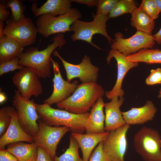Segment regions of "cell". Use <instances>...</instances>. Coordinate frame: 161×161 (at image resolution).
Listing matches in <instances>:
<instances>
[{
  "label": "cell",
  "instance_id": "20",
  "mask_svg": "<svg viewBox=\"0 0 161 161\" xmlns=\"http://www.w3.org/2000/svg\"><path fill=\"white\" fill-rule=\"evenodd\" d=\"M71 0H48L40 7L36 2L31 5V11L36 17L44 14L54 16L64 15L71 8Z\"/></svg>",
  "mask_w": 161,
  "mask_h": 161
},
{
  "label": "cell",
  "instance_id": "19",
  "mask_svg": "<svg viewBox=\"0 0 161 161\" xmlns=\"http://www.w3.org/2000/svg\"><path fill=\"white\" fill-rule=\"evenodd\" d=\"M108 131L99 133H78L71 132V135L77 142L82 154L83 161H88L95 147L103 141Z\"/></svg>",
  "mask_w": 161,
  "mask_h": 161
},
{
  "label": "cell",
  "instance_id": "29",
  "mask_svg": "<svg viewBox=\"0 0 161 161\" xmlns=\"http://www.w3.org/2000/svg\"><path fill=\"white\" fill-rule=\"evenodd\" d=\"M139 7L154 20L158 17L160 12L155 0H143Z\"/></svg>",
  "mask_w": 161,
  "mask_h": 161
},
{
  "label": "cell",
  "instance_id": "26",
  "mask_svg": "<svg viewBox=\"0 0 161 161\" xmlns=\"http://www.w3.org/2000/svg\"><path fill=\"white\" fill-rule=\"evenodd\" d=\"M79 148L77 141L70 135L68 148L59 157L56 156L53 160L54 161H83L79 155Z\"/></svg>",
  "mask_w": 161,
  "mask_h": 161
},
{
  "label": "cell",
  "instance_id": "12",
  "mask_svg": "<svg viewBox=\"0 0 161 161\" xmlns=\"http://www.w3.org/2000/svg\"><path fill=\"white\" fill-rule=\"evenodd\" d=\"M130 125L126 124L109 131L103 141V149L112 161H125L128 142L127 133Z\"/></svg>",
  "mask_w": 161,
  "mask_h": 161
},
{
  "label": "cell",
  "instance_id": "43",
  "mask_svg": "<svg viewBox=\"0 0 161 161\" xmlns=\"http://www.w3.org/2000/svg\"><path fill=\"white\" fill-rule=\"evenodd\" d=\"M159 94L157 96V97L159 98H161V88L160 89V90L159 92Z\"/></svg>",
  "mask_w": 161,
  "mask_h": 161
},
{
  "label": "cell",
  "instance_id": "35",
  "mask_svg": "<svg viewBox=\"0 0 161 161\" xmlns=\"http://www.w3.org/2000/svg\"><path fill=\"white\" fill-rule=\"evenodd\" d=\"M35 161H54L44 149L40 146H38L37 156Z\"/></svg>",
  "mask_w": 161,
  "mask_h": 161
},
{
  "label": "cell",
  "instance_id": "1",
  "mask_svg": "<svg viewBox=\"0 0 161 161\" xmlns=\"http://www.w3.org/2000/svg\"><path fill=\"white\" fill-rule=\"evenodd\" d=\"M51 41V44L41 50H38V47L27 48L18 57L19 65L32 69L39 78H50L52 67L51 55L55 49L57 48L61 49L66 43L64 35L62 33L55 35Z\"/></svg>",
  "mask_w": 161,
  "mask_h": 161
},
{
  "label": "cell",
  "instance_id": "42",
  "mask_svg": "<svg viewBox=\"0 0 161 161\" xmlns=\"http://www.w3.org/2000/svg\"><path fill=\"white\" fill-rule=\"evenodd\" d=\"M155 1L161 12V0H155Z\"/></svg>",
  "mask_w": 161,
  "mask_h": 161
},
{
  "label": "cell",
  "instance_id": "22",
  "mask_svg": "<svg viewBox=\"0 0 161 161\" xmlns=\"http://www.w3.org/2000/svg\"><path fill=\"white\" fill-rule=\"evenodd\" d=\"M6 150L19 161H35L37 157L38 146L35 142L11 143L7 145Z\"/></svg>",
  "mask_w": 161,
  "mask_h": 161
},
{
  "label": "cell",
  "instance_id": "5",
  "mask_svg": "<svg viewBox=\"0 0 161 161\" xmlns=\"http://www.w3.org/2000/svg\"><path fill=\"white\" fill-rule=\"evenodd\" d=\"M133 143L144 161H161V137L157 131L144 126L134 134Z\"/></svg>",
  "mask_w": 161,
  "mask_h": 161
},
{
  "label": "cell",
  "instance_id": "41",
  "mask_svg": "<svg viewBox=\"0 0 161 161\" xmlns=\"http://www.w3.org/2000/svg\"><path fill=\"white\" fill-rule=\"evenodd\" d=\"M4 24L3 22H0V37L3 36L4 30Z\"/></svg>",
  "mask_w": 161,
  "mask_h": 161
},
{
  "label": "cell",
  "instance_id": "24",
  "mask_svg": "<svg viewBox=\"0 0 161 161\" xmlns=\"http://www.w3.org/2000/svg\"><path fill=\"white\" fill-rule=\"evenodd\" d=\"M131 15V24L132 27L137 30L152 35L155 25L154 20L139 7L136 9Z\"/></svg>",
  "mask_w": 161,
  "mask_h": 161
},
{
  "label": "cell",
  "instance_id": "10",
  "mask_svg": "<svg viewBox=\"0 0 161 161\" xmlns=\"http://www.w3.org/2000/svg\"><path fill=\"white\" fill-rule=\"evenodd\" d=\"M38 122L39 130L33 137L34 141L38 146L44 149L53 160L56 156V150L59 142L70 129L66 126L47 125L40 119Z\"/></svg>",
  "mask_w": 161,
  "mask_h": 161
},
{
  "label": "cell",
  "instance_id": "15",
  "mask_svg": "<svg viewBox=\"0 0 161 161\" xmlns=\"http://www.w3.org/2000/svg\"><path fill=\"white\" fill-rule=\"evenodd\" d=\"M114 58L116 61L117 67V74L116 83L110 91L105 93L106 97L111 100L114 97H123L124 92L122 89V83L124 78L128 72L131 68L137 66L138 63L130 61L126 56L118 51L111 49L106 58V61L109 64L111 59Z\"/></svg>",
  "mask_w": 161,
  "mask_h": 161
},
{
  "label": "cell",
  "instance_id": "11",
  "mask_svg": "<svg viewBox=\"0 0 161 161\" xmlns=\"http://www.w3.org/2000/svg\"><path fill=\"white\" fill-rule=\"evenodd\" d=\"M52 54L61 61L66 71L67 81L69 82L76 78H79L83 83L97 82L99 69L92 63L88 56H84L80 63L74 64L64 59L56 50Z\"/></svg>",
  "mask_w": 161,
  "mask_h": 161
},
{
  "label": "cell",
  "instance_id": "16",
  "mask_svg": "<svg viewBox=\"0 0 161 161\" xmlns=\"http://www.w3.org/2000/svg\"><path fill=\"white\" fill-rule=\"evenodd\" d=\"M8 107L11 120L7 130L0 138V149H4L6 146L16 142H34L33 137L26 133L20 126L15 108L10 106Z\"/></svg>",
  "mask_w": 161,
  "mask_h": 161
},
{
  "label": "cell",
  "instance_id": "3",
  "mask_svg": "<svg viewBox=\"0 0 161 161\" xmlns=\"http://www.w3.org/2000/svg\"><path fill=\"white\" fill-rule=\"evenodd\" d=\"M105 94L103 88L97 82L82 83L78 85L69 97L56 106L59 109L73 114H83L88 112Z\"/></svg>",
  "mask_w": 161,
  "mask_h": 161
},
{
  "label": "cell",
  "instance_id": "25",
  "mask_svg": "<svg viewBox=\"0 0 161 161\" xmlns=\"http://www.w3.org/2000/svg\"><path fill=\"white\" fill-rule=\"evenodd\" d=\"M127 57L133 62H143L148 64H161V50L145 49Z\"/></svg>",
  "mask_w": 161,
  "mask_h": 161
},
{
  "label": "cell",
  "instance_id": "31",
  "mask_svg": "<svg viewBox=\"0 0 161 161\" xmlns=\"http://www.w3.org/2000/svg\"><path fill=\"white\" fill-rule=\"evenodd\" d=\"M11 117L8 107L5 106L0 109V137L2 136L8 129L11 122Z\"/></svg>",
  "mask_w": 161,
  "mask_h": 161
},
{
  "label": "cell",
  "instance_id": "4",
  "mask_svg": "<svg viewBox=\"0 0 161 161\" xmlns=\"http://www.w3.org/2000/svg\"><path fill=\"white\" fill-rule=\"evenodd\" d=\"M81 17L79 10L71 8L67 13L62 15L54 16L44 14L39 16L37 19L36 27L38 33L47 38L54 34L71 31V25Z\"/></svg>",
  "mask_w": 161,
  "mask_h": 161
},
{
  "label": "cell",
  "instance_id": "28",
  "mask_svg": "<svg viewBox=\"0 0 161 161\" xmlns=\"http://www.w3.org/2000/svg\"><path fill=\"white\" fill-rule=\"evenodd\" d=\"M5 5L10 8L11 11V18L14 21H19L25 17L24 13L26 7L22 1L9 0Z\"/></svg>",
  "mask_w": 161,
  "mask_h": 161
},
{
  "label": "cell",
  "instance_id": "17",
  "mask_svg": "<svg viewBox=\"0 0 161 161\" xmlns=\"http://www.w3.org/2000/svg\"><path fill=\"white\" fill-rule=\"evenodd\" d=\"M124 100L123 97L115 96L110 102L105 103V131L114 130L126 124L120 110V107L123 103Z\"/></svg>",
  "mask_w": 161,
  "mask_h": 161
},
{
  "label": "cell",
  "instance_id": "23",
  "mask_svg": "<svg viewBox=\"0 0 161 161\" xmlns=\"http://www.w3.org/2000/svg\"><path fill=\"white\" fill-rule=\"evenodd\" d=\"M24 47L12 38L5 35L0 37V64L18 57Z\"/></svg>",
  "mask_w": 161,
  "mask_h": 161
},
{
  "label": "cell",
  "instance_id": "18",
  "mask_svg": "<svg viewBox=\"0 0 161 161\" xmlns=\"http://www.w3.org/2000/svg\"><path fill=\"white\" fill-rule=\"evenodd\" d=\"M157 111L152 101H148L140 107H132L130 110L122 112L126 123L130 125L143 124L152 120Z\"/></svg>",
  "mask_w": 161,
  "mask_h": 161
},
{
  "label": "cell",
  "instance_id": "33",
  "mask_svg": "<svg viewBox=\"0 0 161 161\" xmlns=\"http://www.w3.org/2000/svg\"><path fill=\"white\" fill-rule=\"evenodd\" d=\"M103 141L94 149L88 161H112L103 150Z\"/></svg>",
  "mask_w": 161,
  "mask_h": 161
},
{
  "label": "cell",
  "instance_id": "36",
  "mask_svg": "<svg viewBox=\"0 0 161 161\" xmlns=\"http://www.w3.org/2000/svg\"><path fill=\"white\" fill-rule=\"evenodd\" d=\"M17 159L6 149H0V161H10Z\"/></svg>",
  "mask_w": 161,
  "mask_h": 161
},
{
  "label": "cell",
  "instance_id": "34",
  "mask_svg": "<svg viewBox=\"0 0 161 161\" xmlns=\"http://www.w3.org/2000/svg\"><path fill=\"white\" fill-rule=\"evenodd\" d=\"M145 83L148 85L161 84V68L151 69L150 75L146 79Z\"/></svg>",
  "mask_w": 161,
  "mask_h": 161
},
{
  "label": "cell",
  "instance_id": "8",
  "mask_svg": "<svg viewBox=\"0 0 161 161\" xmlns=\"http://www.w3.org/2000/svg\"><path fill=\"white\" fill-rule=\"evenodd\" d=\"M111 44V49L117 50L126 56L145 49H152L154 41L152 35L137 30L130 37L125 38L122 34L116 32Z\"/></svg>",
  "mask_w": 161,
  "mask_h": 161
},
{
  "label": "cell",
  "instance_id": "37",
  "mask_svg": "<svg viewBox=\"0 0 161 161\" xmlns=\"http://www.w3.org/2000/svg\"><path fill=\"white\" fill-rule=\"evenodd\" d=\"M7 6L4 4H0V22L6 21L10 15V11L7 10Z\"/></svg>",
  "mask_w": 161,
  "mask_h": 161
},
{
  "label": "cell",
  "instance_id": "2",
  "mask_svg": "<svg viewBox=\"0 0 161 161\" xmlns=\"http://www.w3.org/2000/svg\"><path fill=\"white\" fill-rule=\"evenodd\" d=\"M36 108L39 119L46 124L52 126H65L71 132L83 133L90 112L76 114L66 110L52 108L46 103H36Z\"/></svg>",
  "mask_w": 161,
  "mask_h": 161
},
{
  "label": "cell",
  "instance_id": "44",
  "mask_svg": "<svg viewBox=\"0 0 161 161\" xmlns=\"http://www.w3.org/2000/svg\"><path fill=\"white\" fill-rule=\"evenodd\" d=\"M10 161H18L17 160H11Z\"/></svg>",
  "mask_w": 161,
  "mask_h": 161
},
{
  "label": "cell",
  "instance_id": "30",
  "mask_svg": "<svg viewBox=\"0 0 161 161\" xmlns=\"http://www.w3.org/2000/svg\"><path fill=\"white\" fill-rule=\"evenodd\" d=\"M118 1V0H98L96 14H100L109 16Z\"/></svg>",
  "mask_w": 161,
  "mask_h": 161
},
{
  "label": "cell",
  "instance_id": "40",
  "mask_svg": "<svg viewBox=\"0 0 161 161\" xmlns=\"http://www.w3.org/2000/svg\"><path fill=\"white\" fill-rule=\"evenodd\" d=\"M7 98L6 97L2 92L0 91V103L2 104L6 100Z\"/></svg>",
  "mask_w": 161,
  "mask_h": 161
},
{
  "label": "cell",
  "instance_id": "38",
  "mask_svg": "<svg viewBox=\"0 0 161 161\" xmlns=\"http://www.w3.org/2000/svg\"><path fill=\"white\" fill-rule=\"evenodd\" d=\"M72 2L84 4L89 6H97L98 0H71Z\"/></svg>",
  "mask_w": 161,
  "mask_h": 161
},
{
  "label": "cell",
  "instance_id": "14",
  "mask_svg": "<svg viewBox=\"0 0 161 161\" xmlns=\"http://www.w3.org/2000/svg\"><path fill=\"white\" fill-rule=\"evenodd\" d=\"M54 77L52 80L53 90L51 95L44 102L50 105L59 103L69 97L76 90L78 81L74 80L72 83L65 80L62 78L58 63L51 57Z\"/></svg>",
  "mask_w": 161,
  "mask_h": 161
},
{
  "label": "cell",
  "instance_id": "39",
  "mask_svg": "<svg viewBox=\"0 0 161 161\" xmlns=\"http://www.w3.org/2000/svg\"><path fill=\"white\" fill-rule=\"evenodd\" d=\"M152 36L155 42L159 44H161V28L157 33Z\"/></svg>",
  "mask_w": 161,
  "mask_h": 161
},
{
  "label": "cell",
  "instance_id": "21",
  "mask_svg": "<svg viewBox=\"0 0 161 161\" xmlns=\"http://www.w3.org/2000/svg\"><path fill=\"white\" fill-rule=\"evenodd\" d=\"M105 105L101 97L96 101L91 109L85 127L86 133H99L105 131V116L103 111Z\"/></svg>",
  "mask_w": 161,
  "mask_h": 161
},
{
  "label": "cell",
  "instance_id": "7",
  "mask_svg": "<svg viewBox=\"0 0 161 161\" xmlns=\"http://www.w3.org/2000/svg\"><path fill=\"white\" fill-rule=\"evenodd\" d=\"M12 101L21 127L27 134L34 136L39 130L37 121L39 118L36 110V103L33 99L24 98L17 90L14 91Z\"/></svg>",
  "mask_w": 161,
  "mask_h": 161
},
{
  "label": "cell",
  "instance_id": "13",
  "mask_svg": "<svg viewBox=\"0 0 161 161\" xmlns=\"http://www.w3.org/2000/svg\"><path fill=\"white\" fill-rule=\"evenodd\" d=\"M13 83L22 96L26 99L38 97L43 92L42 85L37 74L27 67L16 72L12 78Z\"/></svg>",
  "mask_w": 161,
  "mask_h": 161
},
{
  "label": "cell",
  "instance_id": "32",
  "mask_svg": "<svg viewBox=\"0 0 161 161\" xmlns=\"http://www.w3.org/2000/svg\"><path fill=\"white\" fill-rule=\"evenodd\" d=\"M19 59L18 57L13 59L6 62L0 64V76L10 71L16 69L19 70L21 69L22 66L19 64Z\"/></svg>",
  "mask_w": 161,
  "mask_h": 161
},
{
  "label": "cell",
  "instance_id": "27",
  "mask_svg": "<svg viewBox=\"0 0 161 161\" xmlns=\"http://www.w3.org/2000/svg\"><path fill=\"white\" fill-rule=\"evenodd\" d=\"M137 8L136 2L134 0H119L109 15V18H114L126 13L131 14Z\"/></svg>",
  "mask_w": 161,
  "mask_h": 161
},
{
  "label": "cell",
  "instance_id": "6",
  "mask_svg": "<svg viewBox=\"0 0 161 161\" xmlns=\"http://www.w3.org/2000/svg\"><path fill=\"white\" fill-rule=\"evenodd\" d=\"M109 19L108 15L97 14L94 16L93 20L86 22L78 20L71 25V31L73 32L71 38L73 41L82 40L88 43L99 49H101L92 41L93 36L100 34L105 37L110 44L113 40L109 35L106 29V23Z\"/></svg>",
  "mask_w": 161,
  "mask_h": 161
},
{
  "label": "cell",
  "instance_id": "9",
  "mask_svg": "<svg viewBox=\"0 0 161 161\" xmlns=\"http://www.w3.org/2000/svg\"><path fill=\"white\" fill-rule=\"evenodd\" d=\"M38 33L32 19L25 17L18 22L8 19L4 28L3 36L5 35L12 38L24 47L35 42Z\"/></svg>",
  "mask_w": 161,
  "mask_h": 161
}]
</instances>
